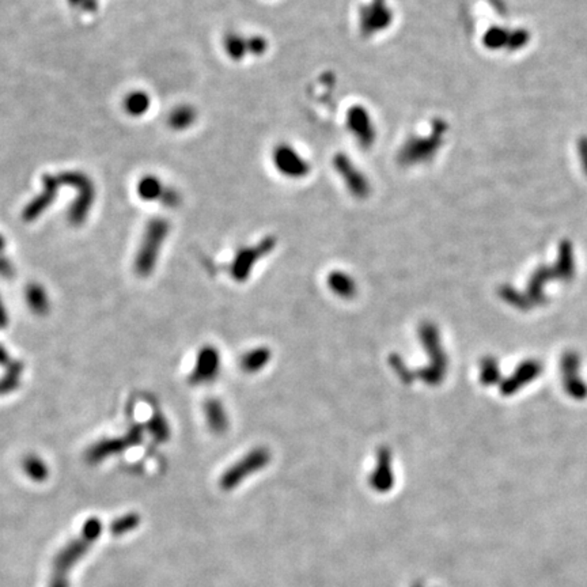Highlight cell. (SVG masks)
<instances>
[{
	"label": "cell",
	"mask_w": 587,
	"mask_h": 587,
	"mask_svg": "<svg viewBox=\"0 0 587 587\" xmlns=\"http://www.w3.org/2000/svg\"><path fill=\"white\" fill-rule=\"evenodd\" d=\"M171 225L163 218H154L144 231V237L135 259V271L140 278L150 276L159 257L161 247L169 235Z\"/></svg>",
	"instance_id": "6da1fadb"
},
{
	"label": "cell",
	"mask_w": 587,
	"mask_h": 587,
	"mask_svg": "<svg viewBox=\"0 0 587 587\" xmlns=\"http://www.w3.org/2000/svg\"><path fill=\"white\" fill-rule=\"evenodd\" d=\"M271 462V453L266 447H254L247 455H242L237 462L221 476L219 486L223 491H233L235 487L242 484L249 476H253L260 471H263L266 465Z\"/></svg>",
	"instance_id": "7a4b0ae2"
},
{
	"label": "cell",
	"mask_w": 587,
	"mask_h": 587,
	"mask_svg": "<svg viewBox=\"0 0 587 587\" xmlns=\"http://www.w3.org/2000/svg\"><path fill=\"white\" fill-rule=\"evenodd\" d=\"M58 181L78 190V197L68 211V221L74 226L82 225L94 203L95 192L92 180L80 171H66L58 175Z\"/></svg>",
	"instance_id": "3957f363"
},
{
	"label": "cell",
	"mask_w": 587,
	"mask_h": 587,
	"mask_svg": "<svg viewBox=\"0 0 587 587\" xmlns=\"http://www.w3.org/2000/svg\"><path fill=\"white\" fill-rule=\"evenodd\" d=\"M275 247H276V238L266 237L254 247L240 249L230 266V273L233 279L238 283L247 282L249 276L252 275L253 268L257 264V261L266 257V254H269Z\"/></svg>",
	"instance_id": "277c9868"
},
{
	"label": "cell",
	"mask_w": 587,
	"mask_h": 587,
	"mask_svg": "<svg viewBox=\"0 0 587 587\" xmlns=\"http://www.w3.org/2000/svg\"><path fill=\"white\" fill-rule=\"evenodd\" d=\"M333 168L345 185L347 190L355 199L364 200L371 193V184L367 175L362 171L358 165L345 154L339 152L333 158Z\"/></svg>",
	"instance_id": "5b68a950"
},
{
	"label": "cell",
	"mask_w": 587,
	"mask_h": 587,
	"mask_svg": "<svg viewBox=\"0 0 587 587\" xmlns=\"http://www.w3.org/2000/svg\"><path fill=\"white\" fill-rule=\"evenodd\" d=\"M393 22V11L386 0H370L362 6L358 14V25L363 37H373L386 30Z\"/></svg>",
	"instance_id": "8992f818"
},
{
	"label": "cell",
	"mask_w": 587,
	"mask_h": 587,
	"mask_svg": "<svg viewBox=\"0 0 587 587\" xmlns=\"http://www.w3.org/2000/svg\"><path fill=\"white\" fill-rule=\"evenodd\" d=\"M348 131L362 149H371L377 140V128L371 113L362 105H354L345 116Z\"/></svg>",
	"instance_id": "52a82bcc"
},
{
	"label": "cell",
	"mask_w": 587,
	"mask_h": 587,
	"mask_svg": "<svg viewBox=\"0 0 587 587\" xmlns=\"http://www.w3.org/2000/svg\"><path fill=\"white\" fill-rule=\"evenodd\" d=\"M272 159L276 171L291 180L304 178L311 169L310 162L288 143L276 146L272 154Z\"/></svg>",
	"instance_id": "ba28073f"
},
{
	"label": "cell",
	"mask_w": 587,
	"mask_h": 587,
	"mask_svg": "<svg viewBox=\"0 0 587 587\" xmlns=\"http://www.w3.org/2000/svg\"><path fill=\"white\" fill-rule=\"evenodd\" d=\"M221 373V354L214 345H204L200 348L196 357L193 371L190 376L192 385H209L219 377Z\"/></svg>",
	"instance_id": "9c48e42d"
},
{
	"label": "cell",
	"mask_w": 587,
	"mask_h": 587,
	"mask_svg": "<svg viewBox=\"0 0 587 587\" xmlns=\"http://www.w3.org/2000/svg\"><path fill=\"white\" fill-rule=\"evenodd\" d=\"M42 187L44 190L38 194L36 199H33L22 212V219L25 222H33L38 216L47 211L48 207L55 202L56 199L57 190L60 187L58 177L52 174H45L42 177Z\"/></svg>",
	"instance_id": "30bf717a"
},
{
	"label": "cell",
	"mask_w": 587,
	"mask_h": 587,
	"mask_svg": "<svg viewBox=\"0 0 587 587\" xmlns=\"http://www.w3.org/2000/svg\"><path fill=\"white\" fill-rule=\"evenodd\" d=\"M370 487L378 493H389L395 484L392 455L388 447H379L374 471L369 476Z\"/></svg>",
	"instance_id": "8fae6325"
},
{
	"label": "cell",
	"mask_w": 587,
	"mask_h": 587,
	"mask_svg": "<svg viewBox=\"0 0 587 587\" xmlns=\"http://www.w3.org/2000/svg\"><path fill=\"white\" fill-rule=\"evenodd\" d=\"M204 417L207 421V427L211 433L216 435H222L228 430L230 420H228V412L218 398H209L204 402Z\"/></svg>",
	"instance_id": "7c38bea8"
},
{
	"label": "cell",
	"mask_w": 587,
	"mask_h": 587,
	"mask_svg": "<svg viewBox=\"0 0 587 587\" xmlns=\"http://www.w3.org/2000/svg\"><path fill=\"white\" fill-rule=\"evenodd\" d=\"M128 442L125 438H111V439H102L99 442L94 443L87 455H86V459L92 464H97L104 461L105 458L111 457V455H117L124 452L125 449H128Z\"/></svg>",
	"instance_id": "4fadbf2b"
},
{
	"label": "cell",
	"mask_w": 587,
	"mask_h": 587,
	"mask_svg": "<svg viewBox=\"0 0 587 587\" xmlns=\"http://www.w3.org/2000/svg\"><path fill=\"white\" fill-rule=\"evenodd\" d=\"M329 290L341 299H352L358 294V285L354 278L342 271H332L328 275Z\"/></svg>",
	"instance_id": "5bb4252c"
},
{
	"label": "cell",
	"mask_w": 587,
	"mask_h": 587,
	"mask_svg": "<svg viewBox=\"0 0 587 587\" xmlns=\"http://www.w3.org/2000/svg\"><path fill=\"white\" fill-rule=\"evenodd\" d=\"M271 358H272V352L268 347H256L247 351V354L241 358L240 366L244 373L256 374V373H260L266 367Z\"/></svg>",
	"instance_id": "9a60e30c"
},
{
	"label": "cell",
	"mask_w": 587,
	"mask_h": 587,
	"mask_svg": "<svg viewBox=\"0 0 587 587\" xmlns=\"http://www.w3.org/2000/svg\"><path fill=\"white\" fill-rule=\"evenodd\" d=\"M25 298L29 309L37 314L39 317L47 316L49 311V298L47 295V291L42 285L37 283H29L25 290Z\"/></svg>",
	"instance_id": "2e32d148"
},
{
	"label": "cell",
	"mask_w": 587,
	"mask_h": 587,
	"mask_svg": "<svg viewBox=\"0 0 587 587\" xmlns=\"http://www.w3.org/2000/svg\"><path fill=\"white\" fill-rule=\"evenodd\" d=\"M223 48L225 52L231 60L240 61L244 60L249 55V37L242 36L241 33L230 32L223 38Z\"/></svg>",
	"instance_id": "e0dca14e"
},
{
	"label": "cell",
	"mask_w": 587,
	"mask_h": 587,
	"mask_svg": "<svg viewBox=\"0 0 587 587\" xmlns=\"http://www.w3.org/2000/svg\"><path fill=\"white\" fill-rule=\"evenodd\" d=\"M196 118H197L196 109L190 105L184 104V105H178V106L173 108V111L169 114L168 123H169V127L171 130L184 131V130H188L190 125L194 124Z\"/></svg>",
	"instance_id": "ac0fdd59"
},
{
	"label": "cell",
	"mask_w": 587,
	"mask_h": 587,
	"mask_svg": "<svg viewBox=\"0 0 587 587\" xmlns=\"http://www.w3.org/2000/svg\"><path fill=\"white\" fill-rule=\"evenodd\" d=\"M22 373L23 363L19 360H11V363L6 367V374L0 378V395H8L18 389Z\"/></svg>",
	"instance_id": "d6986e66"
},
{
	"label": "cell",
	"mask_w": 587,
	"mask_h": 587,
	"mask_svg": "<svg viewBox=\"0 0 587 587\" xmlns=\"http://www.w3.org/2000/svg\"><path fill=\"white\" fill-rule=\"evenodd\" d=\"M163 190H165V187L154 175L143 177L137 184V194L142 200H146V202L161 200Z\"/></svg>",
	"instance_id": "ffe728a7"
},
{
	"label": "cell",
	"mask_w": 587,
	"mask_h": 587,
	"mask_svg": "<svg viewBox=\"0 0 587 587\" xmlns=\"http://www.w3.org/2000/svg\"><path fill=\"white\" fill-rule=\"evenodd\" d=\"M150 104H152V99L147 93L133 92L125 97L124 109L127 113L131 114L133 117H139L149 111Z\"/></svg>",
	"instance_id": "44dd1931"
},
{
	"label": "cell",
	"mask_w": 587,
	"mask_h": 587,
	"mask_svg": "<svg viewBox=\"0 0 587 587\" xmlns=\"http://www.w3.org/2000/svg\"><path fill=\"white\" fill-rule=\"evenodd\" d=\"M146 430L149 431V434L159 443L162 442H168L171 438V427L168 420L162 414H154L152 419L147 421L146 424Z\"/></svg>",
	"instance_id": "7402d4cb"
},
{
	"label": "cell",
	"mask_w": 587,
	"mask_h": 587,
	"mask_svg": "<svg viewBox=\"0 0 587 587\" xmlns=\"http://www.w3.org/2000/svg\"><path fill=\"white\" fill-rule=\"evenodd\" d=\"M23 469L26 474L35 481H44L48 476L47 464L37 455H27L23 459Z\"/></svg>",
	"instance_id": "603a6c76"
},
{
	"label": "cell",
	"mask_w": 587,
	"mask_h": 587,
	"mask_svg": "<svg viewBox=\"0 0 587 587\" xmlns=\"http://www.w3.org/2000/svg\"><path fill=\"white\" fill-rule=\"evenodd\" d=\"M268 49V41L263 36H250L249 37V55L261 56Z\"/></svg>",
	"instance_id": "cb8c5ba5"
},
{
	"label": "cell",
	"mask_w": 587,
	"mask_h": 587,
	"mask_svg": "<svg viewBox=\"0 0 587 587\" xmlns=\"http://www.w3.org/2000/svg\"><path fill=\"white\" fill-rule=\"evenodd\" d=\"M143 436H144V428L142 427V424H135L130 428V431L127 433V435L124 438L127 439L128 446L132 447V446H137L143 442Z\"/></svg>",
	"instance_id": "d4e9b609"
},
{
	"label": "cell",
	"mask_w": 587,
	"mask_h": 587,
	"mask_svg": "<svg viewBox=\"0 0 587 587\" xmlns=\"http://www.w3.org/2000/svg\"><path fill=\"white\" fill-rule=\"evenodd\" d=\"M180 200H181V197L177 193V190H171V188H165L163 193H162V197H161V202L169 209L177 207L180 204Z\"/></svg>",
	"instance_id": "484cf974"
},
{
	"label": "cell",
	"mask_w": 587,
	"mask_h": 587,
	"mask_svg": "<svg viewBox=\"0 0 587 587\" xmlns=\"http://www.w3.org/2000/svg\"><path fill=\"white\" fill-rule=\"evenodd\" d=\"M16 275L14 264L4 256L0 254V276L4 279H10Z\"/></svg>",
	"instance_id": "4316f807"
},
{
	"label": "cell",
	"mask_w": 587,
	"mask_h": 587,
	"mask_svg": "<svg viewBox=\"0 0 587 587\" xmlns=\"http://www.w3.org/2000/svg\"><path fill=\"white\" fill-rule=\"evenodd\" d=\"M70 3L73 6L83 7L87 11H93V10H95V7H97L94 0H70Z\"/></svg>",
	"instance_id": "83f0119b"
},
{
	"label": "cell",
	"mask_w": 587,
	"mask_h": 587,
	"mask_svg": "<svg viewBox=\"0 0 587 587\" xmlns=\"http://www.w3.org/2000/svg\"><path fill=\"white\" fill-rule=\"evenodd\" d=\"M7 325H8V314H7V310L3 304L1 298H0V329L7 328Z\"/></svg>",
	"instance_id": "f1b7e54d"
},
{
	"label": "cell",
	"mask_w": 587,
	"mask_h": 587,
	"mask_svg": "<svg viewBox=\"0 0 587 587\" xmlns=\"http://www.w3.org/2000/svg\"><path fill=\"white\" fill-rule=\"evenodd\" d=\"M11 358H10V354H8V351L4 348V345H1L0 344V366H3V367H7L10 363H11Z\"/></svg>",
	"instance_id": "f546056e"
},
{
	"label": "cell",
	"mask_w": 587,
	"mask_h": 587,
	"mask_svg": "<svg viewBox=\"0 0 587 587\" xmlns=\"http://www.w3.org/2000/svg\"><path fill=\"white\" fill-rule=\"evenodd\" d=\"M4 247H6V240H4V237L0 234V253L4 250Z\"/></svg>",
	"instance_id": "4dcf8cb0"
}]
</instances>
